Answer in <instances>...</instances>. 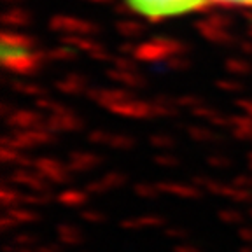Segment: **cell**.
I'll list each match as a JSON object with an SVG mask.
<instances>
[{"label": "cell", "mask_w": 252, "mask_h": 252, "mask_svg": "<svg viewBox=\"0 0 252 252\" xmlns=\"http://www.w3.org/2000/svg\"><path fill=\"white\" fill-rule=\"evenodd\" d=\"M209 2L210 0H126L131 11L151 20L188 14L201 9Z\"/></svg>", "instance_id": "1"}, {"label": "cell", "mask_w": 252, "mask_h": 252, "mask_svg": "<svg viewBox=\"0 0 252 252\" xmlns=\"http://www.w3.org/2000/svg\"><path fill=\"white\" fill-rule=\"evenodd\" d=\"M32 168L39 173L40 177L47 182V184H65L70 181L72 170L68 168L67 163H62L60 159L51 156H40L33 159Z\"/></svg>", "instance_id": "2"}, {"label": "cell", "mask_w": 252, "mask_h": 252, "mask_svg": "<svg viewBox=\"0 0 252 252\" xmlns=\"http://www.w3.org/2000/svg\"><path fill=\"white\" fill-rule=\"evenodd\" d=\"M11 181L14 186L23 188V193L49 194V188H51V184H47L32 166L30 168H14Z\"/></svg>", "instance_id": "3"}, {"label": "cell", "mask_w": 252, "mask_h": 252, "mask_svg": "<svg viewBox=\"0 0 252 252\" xmlns=\"http://www.w3.org/2000/svg\"><path fill=\"white\" fill-rule=\"evenodd\" d=\"M44 123L55 133H58V131H63V133H67V131H79L84 125L83 119L79 118L74 110L68 109V107H63V109H60L55 114L47 116V119Z\"/></svg>", "instance_id": "4"}, {"label": "cell", "mask_w": 252, "mask_h": 252, "mask_svg": "<svg viewBox=\"0 0 252 252\" xmlns=\"http://www.w3.org/2000/svg\"><path fill=\"white\" fill-rule=\"evenodd\" d=\"M110 112H112V114L123 116V118H130V119H146V118H153V103L147 102V100L128 96V98L123 100L121 103L112 107Z\"/></svg>", "instance_id": "5"}, {"label": "cell", "mask_w": 252, "mask_h": 252, "mask_svg": "<svg viewBox=\"0 0 252 252\" xmlns=\"http://www.w3.org/2000/svg\"><path fill=\"white\" fill-rule=\"evenodd\" d=\"M40 110H30V109H14L11 114L5 118L7 125L11 126L12 130H30L35 126L42 125L44 118Z\"/></svg>", "instance_id": "6"}, {"label": "cell", "mask_w": 252, "mask_h": 252, "mask_svg": "<svg viewBox=\"0 0 252 252\" xmlns=\"http://www.w3.org/2000/svg\"><path fill=\"white\" fill-rule=\"evenodd\" d=\"M128 181L125 173L121 172H109L105 175H102L100 179H94V181L88 182L86 186V191L93 196H98V194H103V193H109L112 189H118L121 188L125 182Z\"/></svg>", "instance_id": "7"}, {"label": "cell", "mask_w": 252, "mask_h": 252, "mask_svg": "<svg viewBox=\"0 0 252 252\" xmlns=\"http://www.w3.org/2000/svg\"><path fill=\"white\" fill-rule=\"evenodd\" d=\"M39 219V214L35 210H32L30 207H12V209H5L4 217H2V228L7 229L11 226H21V224H32Z\"/></svg>", "instance_id": "8"}, {"label": "cell", "mask_w": 252, "mask_h": 252, "mask_svg": "<svg viewBox=\"0 0 252 252\" xmlns=\"http://www.w3.org/2000/svg\"><path fill=\"white\" fill-rule=\"evenodd\" d=\"M159 189L163 194H170L175 198H184V200H194L200 198L201 189L196 188L193 182H170V181H161L158 182Z\"/></svg>", "instance_id": "9"}, {"label": "cell", "mask_w": 252, "mask_h": 252, "mask_svg": "<svg viewBox=\"0 0 252 252\" xmlns=\"http://www.w3.org/2000/svg\"><path fill=\"white\" fill-rule=\"evenodd\" d=\"M67 165L72 172H90V170H93V168H96V166L102 165V158L94 153L75 151V153H70Z\"/></svg>", "instance_id": "10"}, {"label": "cell", "mask_w": 252, "mask_h": 252, "mask_svg": "<svg viewBox=\"0 0 252 252\" xmlns=\"http://www.w3.org/2000/svg\"><path fill=\"white\" fill-rule=\"evenodd\" d=\"M88 193L86 189L81 191V189H65L58 194V201L63 205V207H68V209H79L83 205L88 203Z\"/></svg>", "instance_id": "11"}, {"label": "cell", "mask_w": 252, "mask_h": 252, "mask_svg": "<svg viewBox=\"0 0 252 252\" xmlns=\"http://www.w3.org/2000/svg\"><path fill=\"white\" fill-rule=\"evenodd\" d=\"M56 238H58L60 244L63 245H79L83 242V231L74 224H68V222H63L56 228Z\"/></svg>", "instance_id": "12"}, {"label": "cell", "mask_w": 252, "mask_h": 252, "mask_svg": "<svg viewBox=\"0 0 252 252\" xmlns=\"http://www.w3.org/2000/svg\"><path fill=\"white\" fill-rule=\"evenodd\" d=\"M161 224H165V219L159 216H138L123 220V228L126 229H147V228H158V226Z\"/></svg>", "instance_id": "13"}, {"label": "cell", "mask_w": 252, "mask_h": 252, "mask_svg": "<svg viewBox=\"0 0 252 252\" xmlns=\"http://www.w3.org/2000/svg\"><path fill=\"white\" fill-rule=\"evenodd\" d=\"M0 198H2V205L4 209H12V207H18V205H23V191L16 189L14 186H9L7 182L4 184L2 191H0Z\"/></svg>", "instance_id": "14"}, {"label": "cell", "mask_w": 252, "mask_h": 252, "mask_svg": "<svg viewBox=\"0 0 252 252\" xmlns=\"http://www.w3.org/2000/svg\"><path fill=\"white\" fill-rule=\"evenodd\" d=\"M133 191L142 200H156V198H159V194H163L159 184H151V182H138Z\"/></svg>", "instance_id": "15"}, {"label": "cell", "mask_w": 252, "mask_h": 252, "mask_svg": "<svg viewBox=\"0 0 252 252\" xmlns=\"http://www.w3.org/2000/svg\"><path fill=\"white\" fill-rule=\"evenodd\" d=\"M188 133L194 142H210L216 138V133L212 131V128H207V126H191Z\"/></svg>", "instance_id": "16"}, {"label": "cell", "mask_w": 252, "mask_h": 252, "mask_svg": "<svg viewBox=\"0 0 252 252\" xmlns=\"http://www.w3.org/2000/svg\"><path fill=\"white\" fill-rule=\"evenodd\" d=\"M219 219L224 222V224H231V226H242L244 224V214L238 212L235 209H226L219 212Z\"/></svg>", "instance_id": "17"}, {"label": "cell", "mask_w": 252, "mask_h": 252, "mask_svg": "<svg viewBox=\"0 0 252 252\" xmlns=\"http://www.w3.org/2000/svg\"><path fill=\"white\" fill-rule=\"evenodd\" d=\"M133 146H135L133 137H128V135H119V133H112V137H110L109 147H112V149L125 151V149H131Z\"/></svg>", "instance_id": "18"}, {"label": "cell", "mask_w": 252, "mask_h": 252, "mask_svg": "<svg viewBox=\"0 0 252 252\" xmlns=\"http://www.w3.org/2000/svg\"><path fill=\"white\" fill-rule=\"evenodd\" d=\"M149 144L153 147H156V149L163 151V153H166L168 149H172V147H175V140H173L172 137H168V135H153V137L149 138Z\"/></svg>", "instance_id": "19"}, {"label": "cell", "mask_w": 252, "mask_h": 252, "mask_svg": "<svg viewBox=\"0 0 252 252\" xmlns=\"http://www.w3.org/2000/svg\"><path fill=\"white\" fill-rule=\"evenodd\" d=\"M81 219H83L84 222H88V224H103L107 216L96 209H86L81 212Z\"/></svg>", "instance_id": "20"}, {"label": "cell", "mask_w": 252, "mask_h": 252, "mask_svg": "<svg viewBox=\"0 0 252 252\" xmlns=\"http://www.w3.org/2000/svg\"><path fill=\"white\" fill-rule=\"evenodd\" d=\"M154 163L159 166H163V168H175V166L181 163V159H179L175 154H168V153H163V154H158V156H154Z\"/></svg>", "instance_id": "21"}, {"label": "cell", "mask_w": 252, "mask_h": 252, "mask_svg": "<svg viewBox=\"0 0 252 252\" xmlns=\"http://www.w3.org/2000/svg\"><path fill=\"white\" fill-rule=\"evenodd\" d=\"M207 163L214 168H229L231 166V159L224 154H212V156H209Z\"/></svg>", "instance_id": "22"}, {"label": "cell", "mask_w": 252, "mask_h": 252, "mask_svg": "<svg viewBox=\"0 0 252 252\" xmlns=\"http://www.w3.org/2000/svg\"><path fill=\"white\" fill-rule=\"evenodd\" d=\"M16 90L20 91L21 94H28V96H35V100H37V98H42V96H40V93H42V91H40L37 86H32V84L18 83V84H16Z\"/></svg>", "instance_id": "23"}, {"label": "cell", "mask_w": 252, "mask_h": 252, "mask_svg": "<svg viewBox=\"0 0 252 252\" xmlns=\"http://www.w3.org/2000/svg\"><path fill=\"white\" fill-rule=\"evenodd\" d=\"M236 107L240 110V114L252 118V98H238L236 100Z\"/></svg>", "instance_id": "24"}, {"label": "cell", "mask_w": 252, "mask_h": 252, "mask_svg": "<svg viewBox=\"0 0 252 252\" xmlns=\"http://www.w3.org/2000/svg\"><path fill=\"white\" fill-rule=\"evenodd\" d=\"M231 184H235L236 188L242 189H252V177L251 175H236L231 181Z\"/></svg>", "instance_id": "25"}, {"label": "cell", "mask_w": 252, "mask_h": 252, "mask_svg": "<svg viewBox=\"0 0 252 252\" xmlns=\"http://www.w3.org/2000/svg\"><path fill=\"white\" fill-rule=\"evenodd\" d=\"M238 238H240L244 244L252 245V226H240V228H238Z\"/></svg>", "instance_id": "26"}, {"label": "cell", "mask_w": 252, "mask_h": 252, "mask_svg": "<svg viewBox=\"0 0 252 252\" xmlns=\"http://www.w3.org/2000/svg\"><path fill=\"white\" fill-rule=\"evenodd\" d=\"M166 235L170 236V238H175V240H184L186 236H188V231L182 228H168V231H166Z\"/></svg>", "instance_id": "27"}, {"label": "cell", "mask_w": 252, "mask_h": 252, "mask_svg": "<svg viewBox=\"0 0 252 252\" xmlns=\"http://www.w3.org/2000/svg\"><path fill=\"white\" fill-rule=\"evenodd\" d=\"M210 2H217V4H226V5H247V7H252V0H210Z\"/></svg>", "instance_id": "28"}, {"label": "cell", "mask_w": 252, "mask_h": 252, "mask_svg": "<svg viewBox=\"0 0 252 252\" xmlns=\"http://www.w3.org/2000/svg\"><path fill=\"white\" fill-rule=\"evenodd\" d=\"M173 252H201L198 247H194V245L191 244H181L177 245V247L173 249Z\"/></svg>", "instance_id": "29"}, {"label": "cell", "mask_w": 252, "mask_h": 252, "mask_svg": "<svg viewBox=\"0 0 252 252\" xmlns=\"http://www.w3.org/2000/svg\"><path fill=\"white\" fill-rule=\"evenodd\" d=\"M240 252H252V245L251 244H245L244 247L240 249Z\"/></svg>", "instance_id": "30"}, {"label": "cell", "mask_w": 252, "mask_h": 252, "mask_svg": "<svg viewBox=\"0 0 252 252\" xmlns=\"http://www.w3.org/2000/svg\"><path fill=\"white\" fill-rule=\"evenodd\" d=\"M249 217H251V219H252V209L249 210Z\"/></svg>", "instance_id": "31"}]
</instances>
